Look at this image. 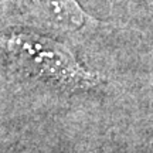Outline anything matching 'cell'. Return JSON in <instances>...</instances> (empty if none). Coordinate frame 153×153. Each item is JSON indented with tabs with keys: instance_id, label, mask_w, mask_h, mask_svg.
Returning a JSON list of instances; mask_svg holds the SVG:
<instances>
[{
	"instance_id": "3",
	"label": "cell",
	"mask_w": 153,
	"mask_h": 153,
	"mask_svg": "<svg viewBox=\"0 0 153 153\" xmlns=\"http://www.w3.org/2000/svg\"><path fill=\"white\" fill-rule=\"evenodd\" d=\"M140 1H143V0H140Z\"/></svg>"
},
{
	"instance_id": "1",
	"label": "cell",
	"mask_w": 153,
	"mask_h": 153,
	"mask_svg": "<svg viewBox=\"0 0 153 153\" xmlns=\"http://www.w3.org/2000/svg\"><path fill=\"white\" fill-rule=\"evenodd\" d=\"M1 47L20 70L65 92H87L106 81L105 75L85 65L67 43L44 34L9 30L3 33Z\"/></svg>"
},
{
	"instance_id": "2",
	"label": "cell",
	"mask_w": 153,
	"mask_h": 153,
	"mask_svg": "<svg viewBox=\"0 0 153 153\" xmlns=\"http://www.w3.org/2000/svg\"><path fill=\"white\" fill-rule=\"evenodd\" d=\"M27 16L64 31H79L98 24L78 0H11Z\"/></svg>"
}]
</instances>
